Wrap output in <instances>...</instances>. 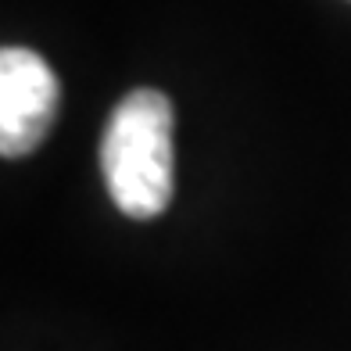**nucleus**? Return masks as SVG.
<instances>
[{"label":"nucleus","instance_id":"f03ea898","mask_svg":"<svg viewBox=\"0 0 351 351\" xmlns=\"http://www.w3.org/2000/svg\"><path fill=\"white\" fill-rule=\"evenodd\" d=\"M58 79L51 65L25 47L0 51V154L22 158L36 151L58 115Z\"/></svg>","mask_w":351,"mask_h":351},{"label":"nucleus","instance_id":"f257e3e1","mask_svg":"<svg viewBox=\"0 0 351 351\" xmlns=\"http://www.w3.org/2000/svg\"><path fill=\"white\" fill-rule=\"evenodd\" d=\"M176 111L162 90H133L111 111L101 140V172L115 208L130 219H158L172 201Z\"/></svg>","mask_w":351,"mask_h":351}]
</instances>
